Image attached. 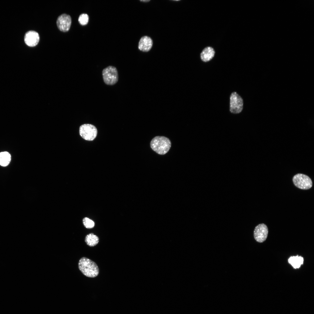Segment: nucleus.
<instances>
[{
	"label": "nucleus",
	"mask_w": 314,
	"mask_h": 314,
	"mask_svg": "<svg viewBox=\"0 0 314 314\" xmlns=\"http://www.w3.org/2000/svg\"><path fill=\"white\" fill-rule=\"evenodd\" d=\"M289 263L295 269L299 268L303 263L304 259L301 256L297 255L291 256L288 259Z\"/></svg>",
	"instance_id": "12"
},
{
	"label": "nucleus",
	"mask_w": 314,
	"mask_h": 314,
	"mask_svg": "<svg viewBox=\"0 0 314 314\" xmlns=\"http://www.w3.org/2000/svg\"><path fill=\"white\" fill-rule=\"evenodd\" d=\"M70 16L66 14H63L58 17L57 25L58 29L61 31L65 32L69 29L71 24Z\"/></svg>",
	"instance_id": "8"
},
{
	"label": "nucleus",
	"mask_w": 314,
	"mask_h": 314,
	"mask_svg": "<svg viewBox=\"0 0 314 314\" xmlns=\"http://www.w3.org/2000/svg\"><path fill=\"white\" fill-rule=\"evenodd\" d=\"M40 39L38 33L34 31H29L25 34L24 40L25 43L30 47H34L38 43Z\"/></svg>",
	"instance_id": "9"
},
{
	"label": "nucleus",
	"mask_w": 314,
	"mask_h": 314,
	"mask_svg": "<svg viewBox=\"0 0 314 314\" xmlns=\"http://www.w3.org/2000/svg\"><path fill=\"white\" fill-rule=\"evenodd\" d=\"M214 49L210 47H205L202 51L200 54L201 58L204 62H207L211 60L215 54Z\"/></svg>",
	"instance_id": "11"
},
{
	"label": "nucleus",
	"mask_w": 314,
	"mask_h": 314,
	"mask_svg": "<svg viewBox=\"0 0 314 314\" xmlns=\"http://www.w3.org/2000/svg\"><path fill=\"white\" fill-rule=\"evenodd\" d=\"M11 160L10 154L7 151L2 152L0 153V165L3 167H6L10 163Z\"/></svg>",
	"instance_id": "14"
},
{
	"label": "nucleus",
	"mask_w": 314,
	"mask_h": 314,
	"mask_svg": "<svg viewBox=\"0 0 314 314\" xmlns=\"http://www.w3.org/2000/svg\"><path fill=\"white\" fill-rule=\"evenodd\" d=\"M78 266L80 271L87 277H95L99 274V270L97 265L87 258H81L79 261Z\"/></svg>",
	"instance_id": "1"
},
{
	"label": "nucleus",
	"mask_w": 314,
	"mask_h": 314,
	"mask_svg": "<svg viewBox=\"0 0 314 314\" xmlns=\"http://www.w3.org/2000/svg\"><path fill=\"white\" fill-rule=\"evenodd\" d=\"M268 233L267 226L263 223L259 224L255 228L254 231V237L259 242H262L267 239Z\"/></svg>",
	"instance_id": "7"
},
{
	"label": "nucleus",
	"mask_w": 314,
	"mask_h": 314,
	"mask_svg": "<svg viewBox=\"0 0 314 314\" xmlns=\"http://www.w3.org/2000/svg\"><path fill=\"white\" fill-rule=\"evenodd\" d=\"M243 108V101L241 97L236 92L231 93L230 97V110L233 113H240Z\"/></svg>",
	"instance_id": "6"
},
{
	"label": "nucleus",
	"mask_w": 314,
	"mask_h": 314,
	"mask_svg": "<svg viewBox=\"0 0 314 314\" xmlns=\"http://www.w3.org/2000/svg\"><path fill=\"white\" fill-rule=\"evenodd\" d=\"M89 17L86 14H82L79 16L78 20L80 24L82 25H86L88 22Z\"/></svg>",
	"instance_id": "16"
},
{
	"label": "nucleus",
	"mask_w": 314,
	"mask_h": 314,
	"mask_svg": "<svg viewBox=\"0 0 314 314\" xmlns=\"http://www.w3.org/2000/svg\"><path fill=\"white\" fill-rule=\"evenodd\" d=\"M102 75L104 83L107 85H113L118 81V72L116 67L113 66H109L104 68Z\"/></svg>",
	"instance_id": "3"
},
{
	"label": "nucleus",
	"mask_w": 314,
	"mask_h": 314,
	"mask_svg": "<svg viewBox=\"0 0 314 314\" xmlns=\"http://www.w3.org/2000/svg\"><path fill=\"white\" fill-rule=\"evenodd\" d=\"M83 223L85 227L87 229H91L94 226V223L89 218L85 217L83 220Z\"/></svg>",
	"instance_id": "15"
},
{
	"label": "nucleus",
	"mask_w": 314,
	"mask_h": 314,
	"mask_svg": "<svg viewBox=\"0 0 314 314\" xmlns=\"http://www.w3.org/2000/svg\"><path fill=\"white\" fill-rule=\"evenodd\" d=\"M171 142L167 138L157 136L152 139L150 145L151 149L158 154L164 155L167 153L171 147Z\"/></svg>",
	"instance_id": "2"
},
{
	"label": "nucleus",
	"mask_w": 314,
	"mask_h": 314,
	"mask_svg": "<svg viewBox=\"0 0 314 314\" xmlns=\"http://www.w3.org/2000/svg\"><path fill=\"white\" fill-rule=\"evenodd\" d=\"M140 1L143 2H148L149 1V0H141Z\"/></svg>",
	"instance_id": "17"
},
{
	"label": "nucleus",
	"mask_w": 314,
	"mask_h": 314,
	"mask_svg": "<svg viewBox=\"0 0 314 314\" xmlns=\"http://www.w3.org/2000/svg\"><path fill=\"white\" fill-rule=\"evenodd\" d=\"M292 181L294 185L301 189L308 190L312 186V182L311 178L303 174H296L293 177Z\"/></svg>",
	"instance_id": "4"
},
{
	"label": "nucleus",
	"mask_w": 314,
	"mask_h": 314,
	"mask_svg": "<svg viewBox=\"0 0 314 314\" xmlns=\"http://www.w3.org/2000/svg\"><path fill=\"white\" fill-rule=\"evenodd\" d=\"M99 240L98 237L92 233L87 235L85 238V242L90 247L96 245L98 243Z\"/></svg>",
	"instance_id": "13"
},
{
	"label": "nucleus",
	"mask_w": 314,
	"mask_h": 314,
	"mask_svg": "<svg viewBox=\"0 0 314 314\" xmlns=\"http://www.w3.org/2000/svg\"><path fill=\"white\" fill-rule=\"evenodd\" d=\"M97 133L96 127L91 124H83L81 125L79 128L80 136L86 140H93L96 137Z\"/></svg>",
	"instance_id": "5"
},
{
	"label": "nucleus",
	"mask_w": 314,
	"mask_h": 314,
	"mask_svg": "<svg viewBox=\"0 0 314 314\" xmlns=\"http://www.w3.org/2000/svg\"><path fill=\"white\" fill-rule=\"evenodd\" d=\"M152 45L153 41L151 38L147 36H144L140 39L138 47L142 51L147 52L150 50Z\"/></svg>",
	"instance_id": "10"
}]
</instances>
